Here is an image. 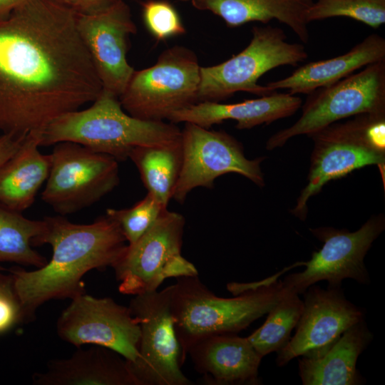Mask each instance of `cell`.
Wrapping results in <instances>:
<instances>
[{
	"label": "cell",
	"instance_id": "cell-10",
	"mask_svg": "<svg viewBox=\"0 0 385 385\" xmlns=\"http://www.w3.org/2000/svg\"><path fill=\"white\" fill-rule=\"evenodd\" d=\"M41 200L65 216L88 207L120 183L118 161L73 142L53 145Z\"/></svg>",
	"mask_w": 385,
	"mask_h": 385
},
{
	"label": "cell",
	"instance_id": "cell-28",
	"mask_svg": "<svg viewBox=\"0 0 385 385\" xmlns=\"http://www.w3.org/2000/svg\"><path fill=\"white\" fill-rule=\"evenodd\" d=\"M166 209V206L147 192L143 199L132 207L108 208L106 215L117 223L128 245H133L150 229Z\"/></svg>",
	"mask_w": 385,
	"mask_h": 385
},
{
	"label": "cell",
	"instance_id": "cell-5",
	"mask_svg": "<svg viewBox=\"0 0 385 385\" xmlns=\"http://www.w3.org/2000/svg\"><path fill=\"white\" fill-rule=\"evenodd\" d=\"M314 148L307 185L291 212L305 220L307 202L329 181L356 169L376 165L384 181L385 113H364L344 123H334L310 135Z\"/></svg>",
	"mask_w": 385,
	"mask_h": 385
},
{
	"label": "cell",
	"instance_id": "cell-3",
	"mask_svg": "<svg viewBox=\"0 0 385 385\" xmlns=\"http://www.w3.org/2000/svg\"><path fill=\"white\" fill-rule=\"evenodd\" d=\"M169 289L170 309L182 365L190 347L207 336L237 334L267 314L284 292L281 281L246 283L232 298L215 295L198 275L176 278Z\"/></svg>",
	"mask_w": 385,
	"mask_h": 385
},
{
	"label": "cell",
	"instance_id": "cell-17",
	"mask_svg": "<svg viewBox=\"0 0 385 385\" xmlns=\"http://www.w3.org/2000/svg\"><path fill=\"white\" fill-rule=\"evenodd\" d=\"M195 369L210 385L259 384V367L263 358L247 337L237 334H214L202 338L189 349Z\"/></svg>",
	"mask_w": 385,
	"mask_h": 385
},
{
	"label": "cell",
	"instance_id": "cell-7",
	"mask_svg": "<svg viewBox=\"0 0 385 385\" xmlns=\"http://www.w3.org/2000/svg\"><path fill=\"white\" fill-rule=\"evenodd\" d=\"M200 67L191 49L167 48L153 66L134 71L118 97L123 110L141 120H168L173 113L197 103Z\"/></svg>",
	"mask_w": 385,
	"mask_h": 385
},
{
	"label": "cell",
	"instance_id": "cell-30",
	"mask_svg": "<svg viewBox=\"0 0 385 385\" xmlns=\"http://www.w3.org/2000/svg\"><path fill=\"white\" fill-rule=\"evenodd\" d=\"M26 322L19 300L12 289L0 295V334Z\"/></svg>",
	"mask_w": 385,
	"mask_h": 385
},
{
	"label": "cell",
	"instance_id": "cell-26",
	"mask_svg": "<svg viewBox=\"0 0 385 385\" xmlns=\"http://www.w3.org/2000/svg\"><path fill=\"white\" fill-rule=\"evenodd\" d=\"M299 294L284 289L279 300L268 312L264 324L247 337L255 349L262 357L278 352L289 342L290 334L300 318L303 301Z\"/></svg>",
	"mask_w": 385,
	"mask_h": 385
},
{
	"label": "cell",
	"instance_id": "cell-1",
	"mask_svg": "<svg viewBox=\"0 0 385 385\" xmlns=\"http://www.w3.org/2000/svg\"><path fill=\"white\" fill-rule=\"evenodd\" d=\"M103 90L76 27L54 0H26L0 19V131H41Z\"/></svg>",
	"mask_w": 385,
	"mask_h": 385
},
{
	"label": "cell",
	"instance_id": "cell-27",
	"mask_svg": "<svg viewBox=\"0 0 385 385\" xmlns=\"http://www.w3.org/2000/svg\"><path fill=\"white\" fill-rule=\"evenodd\" d=\"M348 17L373 28L385 23V0H314L307 14V21L332 17Z\"/></svg>",
	"mask_w": 385,
	"mask_h": 385
},
{
	"label": "cell",
	"instance_id": "cell-9",
	"mask_svg": "<svg viewBox=\"0 0 385 385\" xmlns=\"http://www.w3.org/2000/svg\"><path fill=\"white\" fill-rule=\"evenodd\" d=\"M185 225L183 215L166 209L143 235L127 245L113 267L120 293L155 292L168 278L198 275L181 255Z\"/></svg>",
	"mask_w": 385,
	"mask_h": 385
},
{
	"label": "cell",
	"instance_id": "cell-16",
	"mask_svg": "<svg viewBox=\"0 0 385 385\" xmlns=\"http://www.w3.org/2000/svg\"><path fill=\"white\" fill-rule=\"evenodd\" d=\"M76 22L103 88L119 97L135 71L126 57L129 37L137 31L128 5L120 0L96 14L76 13Z\"/></svg>",
	"mask_w": 385,
	"mask_h": 385
},
{
	"label": "cell",
	"instance_id": "cell-12",
	"mask_svg": "<svg viewBox=\"0 0 385 385\" xmlns=\"http://www.w3.org/2000/svg\"><path fill=\"white\" fill-rule=\"evenodd\" d=\"M183 165L173 197L183 203L195 188H213L218 177L240 174L259 187L265 185L260 164L263 157L248 159L240 142L223 130H214L192 123L181 130Z\"/></svg>",
	"mask_w": 385,
	"mask_h": 385
},
{
	"label": "cell",
	"instance_id": "cell-8",
	"mask_svg": "<svg viewBox=\"0 0 385 385\" xmlns=\"http://www.w3.org/2000/svg\"><path fill=\"white\" fill-rule=\"evenodd\" d=\"M301 107L302 114L292 125L267 140V150L282 147L295 136H310L346 118L385 113V60L314 91Z\"/></svg>",
	"mask_w": 385,
	"mask_h": 385
},
{
	"label": "cell",
	"instance_id": "cell-36",
	"mask_svg": "<svg viewBox=\"0 0 385 385\" xmlns=\"http://www.w3.org/2000/svg\"><path fill=\"white\" fill-rule=\"evenodd\" d=\"M183 1H190V0H183Z\"/></svg>",
	"mask_w": 385,
	"mask_h": 385
},
{
	"label": "cell",
	"instance_id": "cell-13",
	"mask_svg": "<svg viewBox=\"0 0 385 385\" xmlns=\"http://www.w3.org/2000/svg\"><path fill=\"white\" fill-rule=\"evenodd\" d=\"M129 309L140 327L138 356L129 363L137 385H190L183 373L172 319L168 287L135 295Z\"/></svg>",
	"mask_w": 385,
	"mask_h": 385
},
{
	"label": "cell",
	"instance_id": "cell-21",
	"mask_svg": "<svg viewBox=\"0 0 385 385\" xmlns=\"http://www.w3.org/2000/svg\"><path fill=\"white\" fill-rule=\"evenodd\" d=\"M373 339L365 319L346 329L323 355L298 360L303 385H359L365 382L356 369L359 355Z\"/></svg>",
	"mask_w": 385,
	"mask_h": 385
},
{
	"label": "cell",
	"instance_id": "cell-6",
	"mask_svg": "<svg viewBox=\"0 0 385 385\" xmlns=\"http://www.w3.org/2000/svg\"><path fill=\"white\" fill-rule=\"evenodd\" d=\"M307 57L304 46L287 41L282 29L254 26L250 42L241 52L220 64L200 67L197 102H218L238 91L269 95L274 91L258 83L265 73L282 66H297Z\"/></svg>",
	"mask_w": 385,
	"mask_h": 385
},
{
	"label": "cell",
	"instance_id": "cell-20",
	"mask_svg": "<svg viewBox=\"0 0 385 385\" xmlns=\"http://www.w3.org/2000/svg\"><path fill=\"white\" fill-rule=\"evenodd\" d=\"M382 60H385V39L379 34H372L345 53L309 62L297 68L291 75L265 86L272 91L287 89L292 95H308Z\"/></svg>",
	"mask_w": 385,
	"mask_h": 385
},
{
	"label": "cell",
	"instance_id": "cell-25",
	"mask_svg": "<svg viewBox=\"0 0 385 385\" xmlns=\"http://www.w3.org/2000/svg\"><path fill=\"white\" fill-rule=\"evenodd\" d=\"M44 219L25 217L0 203V263L14 262L40 268L47 259L32 248V240L43 232Z\"/></svg>",
	"mask_w": 385,
	"mask_h": 385
},
{
	"label": "cell",
	"instance_id": "cell-33",
	"mask_svg": "<svg viewBox=\"0 0 385 385\" xmlns=\"http://www.w3.org/2000/svg\"><path fill=\"white\" fill-rule=\"evenodd\" d=\"M26 0H0V19L7 16Z\"/></svg>",
	"mask_w": 385,
	"mask_h": 385
},
{
	"label": "cell",
	"instance_id": "cell-22",
	"mask_svg": "<svg viewBox=\"0 0 385 385\" xmlns=\"http://www.w3.org/2000/svg\"><path fill=\"white\" fill-rule=\"evenodd\" d=\"M41 131L26 135L18 150L0 166V203L23 212L36 199L51 168L50 154L41 153Z\"/></svg>",
	"mask_w": 385,
	"mask_h": 385
},
{
	"label": "cell",
	"instance_id": "cell-2",
	"mask_svg": "<svg viewBox=\"0 0 385 385\" xmlns=\"http://www.w3.org/2000/svg\"><path fill=\"white\" fill-rule=\"evenodd\" d=\"M43 219L46 227L31 245H50L51 260L34 270H8L26 322L48 300L71 299L86 293L83 277L94 269L113 267L128 245L117 223L106 215L86 225L71 222L60 215Z\"/></svg>",
	"mask_w": 385,
	"mask_h": 385
},
{
	"label": "cell",
	"instance_id": "cell-29",
	"mask_svg": "<svg viewBox=\"0 0 385 385\" xmlns=\"http://www.w3.org/2000/svg\"><path fill=\"white\" fill-rule=\"evenodd\" d=\"M142 12L148 31L158 41L185 33L176 9L165 0H147L143 2Z\"/></svg>",
	"mask_w": 385,
	"mask_h": 385
},
{
	"label": "cell",
	"instance_id": "cell-11",
	"mask_svg": "<svg viewBox=\"0 0 385 385\" xmlns=\"http://www.w3.org/2000/svg\"><path fill=\"white\" fill-rule=\"evenodd\" d=\"M384 229L383 214L372 216L354 232L331 227L310 228L312 234L323 245L319 250L312 252L309 260L301 262L305 266L304 270L290 274L281 281L283 287L301 294L320 281H327L330 287H340L345 279L369 284L364 258Z\"/></svg>",
	"mask_w": 385,
	"mask_h": 385
},
{
	"label": "cell",
	"instance_id": "cell-23",
	"mask_svg": "<svg viewBox=\"0 0 385 385\" xmlns=\"http://www.w3.org/2000/svg\"><path fill=\"white\" fill-rule=\"evenodd\" d=\"M314 0H190L199 10L220 16L228 27L252 21L267 24L272 20L287 25L299 40L309 38L307 14Z\"/></svg>",
	"mask_w": 385,
	"mask_h": 385
},
{
	"label": "cell",
	"instance_id": "cell-4",
	"mask_svg": "<svg viewBox=\"0 0 385 385\" xmlns=\"http://www.w3.org/2000/svg\"><path fill=\"white\" fill-rule=\"evenodd\" d=\"M180 140L181 130L175 123L135 118L123 110L116 95L103 88L88 108L63 113L51 121L42 132L40 145L73 142L119 162L127 160L135 146Z\"/></svg>",
	"mask_w": 385,
	"mask_h": 385
},
{
	"label": "cell",
	"instance_id": "cell-24",
	"mask_svg": "<svg viewBox=\"0 0 385 385\" xmlns=\"http://www.w3.org/2000/svg\"><path fill=\"white\" fill-rule=\"evenodd\" d=\"M128 158L136 166L148 193L168 207L182 168L181 140L168 144L135 146Z\"/></svg>",
	"mask_w": 385,
	"mask_h": 385
},
{
	"label": "cell",
	"instance_id": "cell-35",
	"mask_svg": "<svg viewBox=\"0 0 385 385\" xmlns=\"http://www.w3.org/2000/svg\"><path fill=\"white\" fill-rule=\"evenodd\" d=\"M56 1L66 4L67 0H54Z\"/></svg>",
	"mask_w": 385,
	"mask_h": 385
},
{
	"label": "cell",
	"instance_id": "cell-19",
	"mask_svg": "<svg viewBox=\"0 0 385 385\" xmlns=\"http://www.w3.org/2000/svg\"><path fill=\"white\" fill-rule=\"evenodd\" d=\"M35 385H137L128 361L108 348L93 345L68 358L48 361L32 376Z\"/></svg>",
	"mask_w": 385,
	"mask_h": 385
},
{
	"label": "cell",
	"instance_id": "cell-18",
	"mask_svg": "<svg viewBox=\"0 0 385 385\" xmlns=\"http://www.w3.org/2000/svg\"><path fill=\"white\" fill-rule=\"evenodd\" d=\"M302 104L301 98L296 95L274 91L236 103L197 102L173 113L168 120L175 124L192 123L210 128L224 120H235L237 129H250L292 115Z\"/></svg>",
	"mask_w": 385,
	"mask_h": 385
},
{
	"label": "cell",
	"instance_id": "cell-32",
	"mask_svg": "<svg viewBox=\"0 0 385 385\" xmlns=\"http://www.w3.org/2000/svg\"><path fill=\"white\" fill-rule=\"evenodd\" d=\"M26 135L9 133L0 136V166L18 150Z\"/></svg>",
	"mask_w": 385,
	"mask_h": 385
},
{
	"label": "cell",
	"instance_id": "cell-15",
	"mask_svg": "<svg viewBox=\"0 0 385 385\" xmlns=\"http://www.w3.org/2000/svg\"><path fill=\"white\" fill-rule=\"evenodd\" d=\"M294 336L277 354L278 366L296 357L316 358L327 352L349 328L365 319L364 310L349 301L342 287H309Z\"/></svg>",
	"mask_w": 385,
	"mask_h": 385
},
{
	"label": "cell",
	"instance_id": "cell-34",
	"mask_svg": "<svg viewBox=\"0 0 385 385\" xmlns=\"http://www.w3.org/2000/svg\"><path fill=\"white\" fill-rule=\"evenodd\" d=\"M12 289H14V286L11 274L9 272V274H5L1 272V269H0V295Z\"/></svg>",
	"mask_w": 385,
	"mask_h": 385
},
{
	"label": "cell",
	"instance_id": "cell-14",
	"mask_svg": "<svg viewBox=\"0 0 385 385\" xmlns=\"http://www.w3.org/2000/svg\"><path fill=\"white\" fill-rule=\"evenodd\" d=\"M56 331L62 340L77 348L102 346L118 352L129 363L138 356L139 322L128 307L110 297L83 293L71 299L58 319Z\"/></svg>",
	"mask_w": 385,
	"mask_h": 385
},
{
	"label": "cell",
	"instance_id": "cell-31",
	"mask_svg": "<svg viewBox=\"0 0 385 385\" xmlns=\"http://www.w3.org/2000/svg\"><path fill=\"white\" fill-rule=\"evenodd\" d=\"M120 0H67L66 5L75 13L93 14L101 12Z\"/></svg>",
	"mask_w": 385,
	"mask_h": 385
}]
</instances>
